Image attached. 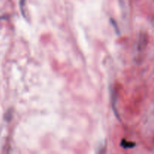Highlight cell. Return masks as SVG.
<instances>
[{"label":"cell","instance_id":"cell-1","mask_svg":"<svg viewBox=\"0 0 154 154\" xmlns=\"http://www.w3.org/2000/svg\"><path fill=\"white\" fill-rule=\"evenodd\" d=\"M147 35L144 33H141V35L138 37V49L139 51H142L144 48L147 45Z\"/></svg>","mask_w":154,"mask_h":154},{"label":"cell","instance_id":"cell-2","mask_svg":"<svg viewBox=\"0 0 154 154\" xmlns=\"http://www.w3.org/2000/svg\"><path fill=\"white\" fill-rule=\"evenodd\" d=\"M135 143H132L131 141H126V139H123L121 141V146L123 147V148H132V147H135Z\"/></svg>","mask_w":154,"mask_h":154},{"label":"cell","instance_id":"cell-3","mask_svg":"<svg viewBox=\"0 0 154 154\" xmlns=\"http://www.w3.org/2000/svg\"><path fill=\"white\" fill-rule=\"evenodd\" d=\"M12 115H13V111H12V109L8 110V111L5 113V119L7 121H9V120H11Z\"/></svg>","mask_w":154,"mask_h":154},{"label":"cell","instance_id":"cell-4","mask_svg":"<svg viewBox=\"0 0 154 154\" xmlns=\"http://www.w3.org/2000/svg\"><path fill=\"white\" fill-rule=\"evenodd\" d=\"M96 154H107V150H106V146L102 145L99 147L97 153Z\"/></svg>","mask_w":154,"mask_h":154},{"label":"cell","instance_id":"cell-5","mask_svg":"<svg viewBox=\"0 0 154 154\" xmlns=\"http://www.w3.org/2000/svg\"><path fill=\"white\" fill-rule=\"evenodd\" d=\"M20 4V9H21V11H22V14L23 15L24 17H26V15H25V9H24V7H25V2H24V1H21Z\"/></svg>","mask_w":154,"mask_h":154},{"label":"cell","instance_id":"cell-6","mask_svg":"<svg viewBox=\"0 0 154 154\" xmlns=\"http://www.w3.org/2000/svg\"><path fill=\"white\" fill-rule=\"evenodd\" d=\"M111 23H112V25L114 26V27H115V29H116V31H118V28H117V25H116V23H115V21L114 20H111Z\"/></svg>","mask_w":154,"mask_h":154}]
</instances>
